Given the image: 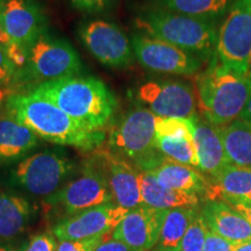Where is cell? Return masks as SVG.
Returning <instances> with one entry per match:
<instances>
[{"instance_id": "1", "label": "cell", "mask_w": 251, "mask_h": 251, "mask_svg": "<svg viewBox=\"0 0 251 251\" xmlns=\"http://www.w3.org/2000/svg\"><path fill=\"white\" fill-rule=\"evenodd\" d=\"M6 115L27 127L41 140L75 147L81 151H96L106 139V131L86 129L55 103L28 91L9 96Z\"/></svg>"}, {"instance_id": "2", "label": "cell", "mask_w": 251, "mask_h": 251, "mask_svg": "<svg viewBox=\"0 0 251 251\" xmlns=\"http://www.w3.org/2000/svg\"><path fill=\"white\" fill-rule=\"evenodd\" d=\"M65 112L75 121L92 131H106L112 124L118 101L99 78L75 76L35 85L28 90Z\"/></svg>"}, {"instance_id": "3", "label": "cell", "mask_w": 251, "mask_h": 251, "mask_svg": "<svg viewBox=\"0 0 251 251\" xmlns=\"http://www.w3.org/2000/svg\"><path fill=\"white\" fill-rule=\"evenodd\" d=\"M198 107L215 127H222L242 114L251 94V76L222 64L213 55L205 71L196 78Z\"/></svg>"}, {"instance_id": "4", "label": "cell", "mask_w": 251, "mask_h": 251, "mask_svg": "<svg viewBox=\"0 0 251 251\" xmlns=\"http://www.w3.org/2000/svg\"><path fill=\"white\" fill-rule=\"evenodd\" d=\"M134 26L148 35L177 47L201 58H212L218 43L215 23L175 13L150 5L141 9L134 19Z\"/></svg>"}, {"instance_id": "5", "label": "cell", "mask_w": 251, "mask_h": 251, "mask_svg": "<svg viewBox=\"0 0 251 251\" xmlns=\"http://www.w3.org/2000/svg\"><path fill=\"white\" fill-rule=\"evenodd\" d=\"M157 119L144 106L129 109L109 131L107 148L139 171H150L165 157L156 146Z\"/></svg>"}, {"instance_id": "6", "label": "cell", "mask_w": 251, "mask_h": 251, "mask_svg": "<svg viewBox=\"0 0 251 251\" xmlns=\"http://www.w3.org/2000/svg\"><path fill=\"white\" fill-rule=\"evenodd\" d=\"M114 202L105 174L93 157L81 164L72 177L54 194L43 199L47 211L57 222L86 209Z\"/></svg>"}, {"instance_id": "7", "label": "cell", "mask_w": 251, "mask_h": 251, "mask_svg": "<svg viewBox=\"0 0 251 251\" xmlns=\"http://www.w3.org/2000/svg\"><path fill=\"white\" fill-rule=\"evenodd\" d=\"M77 163L62 149L33 152L9 171L8 183L33 197L48 198L70 180Z\"/></svg>"}, {"instance_id": "8", "label": "cell", "mask_w": 251, "mask_h": 251, "mask_svg": "<svg viewBox=\"0 0 251 251\" xmlns=\"http://www.w3.org/2000/svg\"><path fill=\"white\" fill-rule=\"evenodd\" d=\"M81 70L83 63L77 50L67 40L46 29L28 49L27 63L18 72L17 79L26 78L39 85L79 76Z\"/></svg>"}, {"instance_id": "9", "label": "cell", "mask_w": 251, "mask_h": 251, "mask_svg": "<svg viewBox=\"0 0 251 251\" xmlns=\"http://www.w3.org/2000/svg\"><path fill=\"white\" fill-rule=\"evenodd\" d=\"M251 54V0H235L218 31L215 56L222 64L248 72Z\"/></svg>"}, {"instance_id": "10", "label": "cell", "mask_w": 251, "mask_h": 251, "mask_svg": "<svg viewBox=\"0 0 251 251\" xmlns=\"http://www.w3.org/2000/svg\"><path fill=\"white\" fill-rule=\"evenodd\" d=\"M78 34L87 51L103 67L125 69L133 63L131 41L117 24L94 19L81 24Z\"/></svg>"}, {"instance_id": "11", "label": "cell", "mask_w": 251, "mask_h": 251, "mask_svg": "<svg viewBox=\"0 0 251 251\" xmlns=\"http://www.w3.org/2000/svg\"><path fill=\"white\" fill-rule=\"evenodd\" d=\"M130 41L137 62L144 69L157 74L192 77L200 74L205 62L170 43L144 34H134Z\"/></svg>"}, {"instance_id": "12", "label": "cell", "mask_w": 251, "mask_h": 251, "mask_svg": "<svg viewBox=\"0 0 251 251\" xmlns=\"http://www.w3.org/2000/svg\"><path fill=\"white\" fill-rule=\"evenodd\" d=\"M136 98L158 118L192 119L198 114L196 90L186 81H144L136 91Z\"/></svg>"}, {"instance_id": "13", "label": "cell", "mask_w": 251, "mask_h": 251, "mask_svg": "<svg viewBox=\"0 0 251 251\" xmlns=\"http://www.w3.org/2000/svg\"><path fill=\"white\" fill-rule=\"evenodd\" d=\"M127 212L115 202L106 203L56 222L51 233L58 241H80L112 234Z\"/></svg>"}, {"instance_id": "14", "label": "cell", "mask_w": 251, "mask_h": 251, "mask_svg": "<svg viewBox=\"0 0 251 251\" xmlns=\"http://www.w3.org/2000/svg\"><path fill=\"white\" fill-rule=\"evenodd\" d=\"M0 21L12 43L26 50L48 29L46 14L36 0H4Z\"/></svg>"}, {"instance_id": "15", "label": "cell", "mask_w": 251, "mask_h": 251, "mask_svg": "<svg viewBox=\"0 0 251 251\" xmlns=\"http://www.w3.org/2000/svg\"><path fill=\"white\" fill-rule=\"evenodd\" d=\"M92 157L107 178L117 205L127 211L143 205L140 171L131 163L108 148L101 149V147L94 151Z\"/></svg>"}, {"instance_id": "16", "label": "cell", "mask_w": 251, "mask_h": 251, "mask_svg": "<svg viewBox=\"0 0 251 251\" xmlns=\"http://www.w3.org/2000/svg\"><path fill=\"white\" fill-rule=\"evenodd\" d=\"M168 209L140 206L129 209L112 231V238L134 251H150L158 242Z\"/></svg>"}, {"instance_id": "17", "label": "cell", "mask_w": 251, "mask_h": 251, "mask_svg": "<svg viewBox=\"0 0 251 251\" xmlns=\"http://www.w3.org/2000/svg\"><path fill=\"white\" fill-rule=\"evenodd\" d=\"M193 120V144L197 151L199 170L214 178L230 164L218 127L197 114Z\"/></svg>"}, {"instance_id": "18", "label": "cell", "mask_w": 251, "mask_h": 251, "mask_svg": "<svg viewBox=\"0 0 251 251\" xmlns=\"http://www.w3.org/2000/svg\"><path fill=\"white\" fill-rule=\"evenodd\" d=\"M207 227L235 244L251 240V224L234 207L220 200H208L201 209Z\"/></svg>"}, {"instance_id": "19", "label": "cell", "mask_w": 251, "mask_h": 251, "mask_svg": "<svg viewBox=\"0 0 251 251\" xmlns=\"http://www.w3.org/2000/svg\"><path fill=\"white\" fill-rule=\"evenodd\" d=\"M37 214L27 198L0 192V244L17 242L26 233Z\"/></svg>"}, {"instance_id": "20", "label": "cell", "mask_w": 251, "mask_h": 251, "mask_svg": "<svg viewBox=\"0 0 251 251\" xmlns=\"http://www.w3.org/2000/svg\"><path fill=\"white\" fill-rule=\"evenodd\" d=\"M205 196L208 200L227 203L251 202V168L227 165L212 178Z\"/></svg>"}, {"instance_id": "21", "label": "cell", "mask_w": 251, "mask_h": 251, "mask_svg": "<svg viewBox=\"0 0 251 251\" xmlns=\"http://www.w3.org/2000/svg\"><path fill=\"white\" fill-rule=\"evenodd\" d=\"M40 146V137L6 115L0 120V166L23 161Z\"/></svg>"}, {"instance_id": "22", "label": "cell", "mask_w": 251, "mask_h": 251, "mask_svg": "<svg viewBox=\"0 0 251 251\" xmlns=\"http://www.w3.org/2000/svg\"><path fill=\"white\" fill-rule=\"evenodd\" d=\"M164 187L180 192L206 194L209 180L192 166L180 164L164 157L155 168L148 171Z\"/></svg>"}, {"instance_id": "23", "label": "cell", "mask_w": 251, "mask_h": 251, "mask_svg": "<svg viewBox=\"0 0 251 251\" xmlns=\"http://www.w3.org/2000/svg\"><path fill=\"white\" fill-rule=\"evenodd\" d=\"M141 196L144 206L156 209H172L178 207H198V194L180 192L164 187L148 171H140Z\"/></svg>"}, {"instance_id": "24", "label": "cell", "mask_w": 251, "mask_h": 251, "mask_svg": "<svg viewBox=\"0 0 251 251\" xmlns=\"http://www.w3.org/2000/svg\"><path fill=\"white\" fill-rule=\"evenodd\" d=\"M225 151L230 164L251 168V124L238 118L218 127Z\"/></svg>"}, {"instance_id": "25", "label": "cell", "mask_w": 251, "mask_h": 251, "mask_svg": "<svg viewBox=\"0 0 251 251\" xmlns=\"http://www.w3.org/2000/svg\"><path fill=\"white\" fill-rule=\"evenodd\" d=\"M199 211L198 207L168 209L158 242L150 251H178L188 226Z\"/></svg>"}, {"instance_id": "26", "label": "cell", "mask_w": 251, "mask_h": 251, "mask_svg": "<svg viewBox=\"0 0 251 251\" xmlns=\"http://www.w3.org/2000/svg\"><path fill=\"white\" fill-rule=\"evenodd\" d=\"M235 0H151L152 4L168 11L215 23L228 13Z\"/></svg>"}, {"instance_id": "27", "label": "cell", "mask_w": 251, "mask_h": 251, "mask_svg": "<svg viewBox=\"0 0 251 251\" xmlns=\"http://www.w3.org/2000/svg\"><path fill=\"white\" fill-rule=\"evenodd\" d=\"M156 146L158 151L163 153L166 158L199 169V162L192 140L156 136Z\"/></svg>"}, {"instance_id": "28", "label": "cell", "mask_w": 251, "mask_h": 251, "mask_svg": "<svg viewBox=\"0 0 251 251\" xmlns=\"http://www.w3.org/2000/svg\"><path fill=\"white\" fill-rule=\"evenodd\" d=\"M156 136L193 141V120L183 118H158Z\"/></svg>"}, {"instance_id": "29", "label": "cell", "mask_w": 251, "mask_h": 251, "mask_svg": "<svg viewBox=\"0 0 251 251\" xmlns=\"http://www.w3.org/2000/svg\"><path fill=\"white\" fill-rule=\"evenodd\" d=\"M207 233L208 227L199 211L188 226L178 251H202Z\"/></svg>"}, {"instance_id": "30", "label": "cell", "mask_w": 251, "mask_h": 251, "mask_svg": "<svg viewBox=\"0 0 251 251\" xmlns=\"http://www.w3.org/2000/svg\"><path fill=\"white\" fill-rule=\"evenodd\" d=\"M112 236V234L101 235L80 241H58L56 251H94L100 243Z\"/></svg>"}, {"instance_id": "31", "label": "cell", "mask_w": 251, "mask_h": 251, "mask_svg": "<svg viewBox=\"0 0 251 251\" xmlns=\"http://www.w3.org/2000/svg\"><path fill=\"white\" fill-rule=\"evenodd\" d=\"M72 6L78 11L90 14L109 12L117 6L119 0H70Z\"/></svg>"}, {"instance_id": "32", "label": "cell", "mask_w": 251, "mask_h": 251, "mask_svg": "<svg viewBox=\"0 0 251 251\" xmlns=\"http://www.w3.org/2000/svg\"><path fill=\"white\" fill-rule=\"evenodd\" d=\"M57 238L52 233H41L28 241L24 251H56Z\"/></svg>"}, {"instance_id": "33", "label": "cell", "mask_w": 251, "mask_h": 251, "mask_svg": "<svg viewBox=\"0 0 251 251\" xmlns=\"http://www.w3.org/2000/svg\"><path fill=\"white\" fill-rule=\"evenodd\" d=\"M18 68L9 58L5 49H0V86H8L17 79Z\"/></svg>"}, {"instance_id": "34", "label": "cell", "mask_w": 251, "mask_h": 251, "mask_svg": "<svg viewBox=\"0 0 251 251\" xmlns=\"http://www.w3.org/2000/svg\"><path fill=\"white\" fill-rule=\"evenodd\" d=\"M236 244L208 229L202 251H235Z\"/></svg>"}, {"instance_id": "35", "label": "cell", "mask_w": 251, "mask_h": 251, "mask_svg": "<svg viewBox=\"0 0 251 251\" xmlns=\"http://www.w3.org/2000/svg\"><path fill=\"white\" fill-rule=\"evenodd\" d=\"M94 251H134V250H131L129 247L126 246L125 243L120 242V241L109 237L107 240L103 241L102 243H100L98 248H97Z\"/></svg>"}, {"instance_id": "36", "label": "cell", "mask_w": 251, "mask_h": 251, "mask_svg": "<svg viewBox=\"0 0 251 251\" xmlns=\"http://www.w3.org/2000/svg\"><path fill=\"white\" fill-rule=\"evenodd\" d=\"M12 93H13V91L9 86H0V120L6 117L7 101Z\"/></svg>"}, {"instance_id": "37", "label": "cell", "mask_w": 251, "mask_h": 251, "mask_svg": "<svg viewBox=\"0 0 251 251\" xmlns=\"http://www.w3.org/2000/svg\"><path fill=\"white\" fill-rule=\"evenodd\" d=\"M231 207H234L237 212H240L244 218H246L248 221L251 224V202H233V203H228Z\"/></svg>"}, {"instance_id": "38", "label": "cell", "mask_w": 251, "mask_h": 251, "mask_svg": "<svg viewBox=\"0 0 251 251\" xmlns=\"http://www.w3.org/2000/svg\"><path fill=\"white\" fill-rule=\"evenodd\" d=\"M27 242H13L0 244V251H24L25 248H26Z\"/></svg>"}, {"instance_id": "39", "label": "cell", "mask_w": 251, "mask_h": 251, "mask_svg": "<svg viewBox=\"0 0 251 251\" xmlns=\"http://www.w3.org/2000/svg\"><path fill=\"white\" fill-rule=\"evenodd\" d=\"M12 45H13V43H12L11 39H9L7 34H6L4 27H2L1 25V21H0V49L8 50L12 47Z\"/></svg>"}, {"instance_id": "40", "label": "cell", "mask_w": 251, "mask_h": 251, "mask_svg": "<svg viewBox=\"0 0 251 251\" xmlns=\"http://www.w3.org/2000/svg\"><path fill=\"white\" fill-rule=\"evenodd\" d=\"M241 119H243V120H246L248 122H250L251 124V94L249 97V100H248L246 107H244L242 114L240 115Z\"/></svg>"}, {"instance_id": "41", "label": "cell", "mask_w": 251, "mask_h": 251, "mask_svg": "<svg viewBox=\"0 0 251 251\" xmlns=\"http://www.w3.org/2000/svg\"><path fill=\"white\" fill-rule=\"evenodd\" d=\"M235 251H251V240L247 241V242L236 244Z\"/></svg>"}, {"instance_id": "42", "label": "cell", "mask_w": 251, "mask_h": 251, "mask_svg": "<svg viewBox=\"0 0 251 251\" xmlns=\"http://www.w3.org/2000/svg\"><path fill=\"white\" fill-rule=\"evenodd\" d=\"M248 67H249V70H251V54H250L249 61H248Z\"/></svg>"}, {"instance_id": "43", "label": "cell", "mask_w": 251, "mask_h": 251, "mask_svg": "<svg viewBox=\"0 0 251 251\" xmlns=\"http://www.w3.org/2000/svg\"><path fill=\"white\" fill-rule=\"evenodd\" d=\"M2 1H4V0H0V5H1V2H2Z\"/></svg>"}, {"instance_id": "44", "label": "cell", "mask_w": 251, "mask_h": 251, "mask_svg": "<svg viewBox=\"0 0 251 251\" xmlns=\"http://www.w3.org/2000/svg\"><path fill=\"white\" fill-rule=\"evenodd\" d=\"M249 75L251 76V70H249Z\"/></svg>"}]
</instances>
